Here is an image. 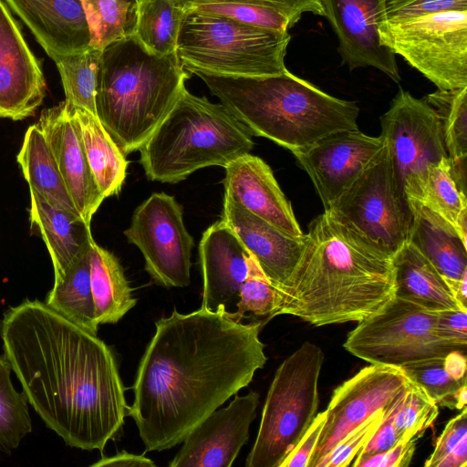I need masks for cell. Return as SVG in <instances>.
Returning <instances> with one entry per match:
<instances>
[{"label": "cell", "instance_id": "1", "mask_svg": "<svg viewBox=\"0 0 467 467\" xmlns=\"http://www.w3.org/2000/svg\"><path fill=\"white\" fill-rule=\"evenodd\" d=\"M259 322H238L223 310L175 308L155 322L127 408L145 451L183 441L209 414L249 385L267 358Z\"/></svg>", "mask_w": 467, "mask_h": 467}, {"label": "cell", "instance_id": "2", "mask_svg": "<svg viewBox=\"0 0 467 467\" xmlns=\"http://www.w3.org/2000/svg\"><path fill=\"white\" fill-rule=\"evenodd\" d=\"M0 336L28 403L46 426L70 447L102 453L128 408L112 349L37 299L9 307Z\"/></svg>", "mask_w": 467, "mask_h": 467}, {"label": "cell", "instance_id": "3", "mask_svg": "<svg viewBox=\"0 0 467 467\" xmlns=\"http://www.w3.org/2000/svg\"><path fill=\"white\" fill-rule=\"evenodd\" d=\"M276 290V316H295L317 327L359 322L394 297L392 258L324 212L310 223L301 257Z\"/></svg>", "mask_w": 467, "mask_h": 467}, {"label": "cell", "instance_id": "4", "mask_svg": "<svg viewBox=\"0 0 467 467\" xmlns=\"http://www.w3.org/2000/svg\"><path fill=\"white\" fill-rule=\"evenodd\" d=\"M194 75L252 135L292 153L333 132L358 129L355 101L333 97L287 69L265 77Z\"/></svg>", "mask_w": 467, "mask_h": 467}, {"label": "cell", "instance_id": "5", "mask_svg": "<svg viewBox=\"0 0 467 467\" xmlns=\"http://www.w3.org/2000/svg\"><path fill=\"white\" fill-rule=\"evenodd\" d=\"M189 78L176 52L156 56L133 36L102 49L96 113L125 155L145 143L177 102Z\"/></svg>", "mask_w": 467, "mask_h": 467}, {"label": "cell", "instance_id": "6", "mask_svg": "<svg viewBox=\"0 0 467 467\" xmlns=\"http://www.w3.org/2000/svg\"><path fill=\"white\" fill-rule=\"evenodd\" d=\"M253 148L252 134L223 105L185 88L140 148V163L149 180L177 183L199 169L224 168Z\"/></svg>", "mask_w": 467, "mask_h": 467}, {"label": "cell", "instance_id": "7", "mask_svg": "<svg viewBox=\"0 0 467 467\" xmlns=\"http://www.w3.org/2000/svg\"><path fill=\"white\" fill-rule=\"evenodd\" d=\"M176 53L188 73L265 77L286 70L287 31L251 26L227 17L184 9Z\"/></svg>", "mask_w": 467, "mask_h": 467}, {"label": "cell", "instance_id": "8", "mask_svg": "<svg viewBox=\"0 0 467 467\" xmlns=\"http://www.w3.org/2000/svg\"><path fill=\"white\" fill-rule=\"evenodd\" d=\"M323 350L304 342L275 371L246 467H279L312 424L318 409Z\"/></svg>", "mask_w": 467, "mask_h": 467}, {"label": "cell", "instance_id": "9", "mask_svg": "<svg viewBox=\"0 0 467 467\" xmlns=\"http://www.w3.org/2000/svg\"><path fill=\"white\" fill-rule=\"evenodd\" d=\"M327 212L375 252L392 258L408 242L411 213L383 150Z\"/></svg>", "mask_w": 467, "mask_h": 467}, {"label": "cell", "instance_id": "10", "mask_svg": "<svg viewBox=\"0 0 467 467\" xmlns=\"http://www.w3.org/2000/svg\"><path fill=\"white\" fill-rule=\"evenodd\" d=\"M437 312L394 296L348 333L344 348L370 364L402 368L467 348L441 338Z\"/></svg>", "mask_w": 467, "mask_h": 467}, {"label": "cell", "instance_id": "11", "mask_svg": "<svg viewBox=\"0 0 467 467\" xmlns=\"http://www.w3.org/2000/svg\"><path fill=\"white\" fill-rule=\"evenodd\" d=\"M380 43L438 89L467 87V10L379 23Z\"/></svg>", "mask_w": 467, "mask_h": 467}, {"label": "cell", "instance_id": "12", "mask_svg": "<svg viewBox=\"0 0 467 467\" xmlns=\"http://www.w3.org/2000/svg\"><path fill=\"white\" fill-rule=\"evenodd\" d=\"M380 123L400 193L407 202L420 201L429 167L448 157L438 115L400 88Z\"/></svg>", "mask_w": 467, "mask_h": 467}, {"label": "cell", "instance_id": "13", "mask_svg": "<svg viewBox=\"0 0 467 467\" xmlns=\"http://www.w3.org/2000/svg\"><path fill=\"white\" fill-rule=\"evenodd\" d=\"M124 234L141 252L145 269L156 284L190 285L194 241L184 225L182 207L173 196L152 193L135 209Z\"/></svg>", "mask_w": 467, "mask_h": 467}, {"label": "cell", "instance_id": "14", "mask_svg": "<svg viewBox=\"0 0 467 467\" xmlns=\"http://www.w3.org/2000/svg\"><path fill=\"white\" fill-rule=\"evenodd\" d=\"M410 381L401 368L371 364L339 385L326 410V422L308 467H317L345 436L387 408Z\"/></svg>", "mask_w": 467, "mask_h": 467}, {"label": "cell", "instance_id": "15", "mask_svg": "<svg viewBox=\"0 0 467 467\" xmlns=\"http://www.w3.org/2000/svg\"><path fill=\"white\" fill-rule=\"evenodd\" d=\"M384 145L380 135L372 137L355 129L328 134L293 154L309 175L326 211L379 154Z\"/></svg>", "mask_w": 467, "mask_h": 467}, {"label": "cell", "instance_id": "16", "mask_svg": "<svg viewBox=\"0 0 467 467\" xmlns=\"http://www.w3.org/2000/svg\"><path fill=\"white\" fill-rule=\"evenodd\" d=\"M259 394L250 390L235 394L230 404L217 409L183 440L169 462L170 467H230L249 439V428L256 416Z\"/></svg>", "mask_w": 467, "mask_h": 467}, {"label": "cell", "instance_id": "17", "mask_svg": "<svg viewBox=\"0 0 467 467\" xmlns=\"http://www.w3.org/2000/svg\"><path fill=\"white\" fill-rule=\"evenodd\" d=\"M46 89L38 60L0 0V118L22 120L34 116Z\"/></svg>", "mask_w": 467, "mask_h": 467}, {"label": "cell", "instance_id": "18", "mask_svg": "<svg viewBox=\"0 0 467 467\" xmlns=\"http://www.w3.org/2000/svg\"><path fill=\"white\" fill-rule=\"evenodd\" d=\"M338 39V53L349 69L375 67L395 82L400 75L396 55L384 47L379 35L380 0H320Z\"/></svg>", "mask_w": 467, "mask_h": 467}, {"label": "cell", "instance_id": "19", "mask_svg": "<svg viewBox=\"0 0 467 467\" xmlns=\"http://www.w3.org/2000/svg\"><path fill=\"white\" fill-rule=\"evenodd\" d=\"M251 254L222 219L202 234L199 258L203 279L201 307L212 312H235Z\"/></svg>", "mask_w": 467, "mask_h": 467}, {"label": "cell", "instance_id": "20", "mask_svg": "<svg viewBox=\"0 0 467 467\" xmlns=\"http://www.w3.org/2000/svg\"><path fill=\"white\" fill-rule=\"evenodd\" d=\"M81 218L90 225L104 201L66 101L42 110L37 123Z\"/></svg>", "mask_w": 467, "mask_h": 467}, {"label": "cell", "instance_id": "21", "mask_svg": "<svg viewBox=\"0 0 467 467\" xmlns=\"http://www.w3.org/2000/svg\"><path fill=\"white\" fill-rule=\"evenodd\" d=\"M224 169V198L290 236L302 237L305 234L289 201L265 161L247 153Z\"/></svg>", "mask_w": 467, "mask_h": 467}, {"label": "cell", "instance_id": "22", "mask_svg": "<svg viewBox=\"0 0 467 467\" xmlns=\"http://www.w3.org/2000/svg\"><path fill=\"white\" fill-rule=\"evenodd\" d=\"M222 220L238 235L271 284L280 288L301 257L306 234L290 236L226 198Z\"/></svg>", "mask_w": 467, "mask_h": 467}, {"label": "cell", "instance_id": "23", "mask_svg": "<svg viewBox=\"0 0 467 467\" xmlns=\"http://www.w3.org/2000/svg\"><path fill=\"white\" fill-rule=\"evenodd\" d=\"M54 61L87 49L90 34L80 0H5Z\"/></svg>", "mask_w": 467, "mask_h": 467}, {"label": "cell", "instance_id": "24", "mask_svg": "<svg viewBox=\"0 0 467 467\" xmlns=\"http://www.w3.org/2000/svg\"><path fill=\"white\" fill-rule=\"evenodd\" d=\"M31 226L38 229L54 267V282L60 281L72 264L94 241L90 225L80 217L57 208L29 189Z\"/></svg>", "mask_w": 467, "mask_h": 467}, {"label": "cell", "instance_id": "25", "mask_svg": "<svg viewBox=\"0 0 467 467\" xmlns=\"http://www.w3.org/2000/svg\"><path fill=\"white\" fill-rule=\"evenodd\" d=\"M411 224L408 242L444 277L460 280L467 275V245L455 228L417 201H408Z\"/></svg>", "mask_w": 467, "mask_h": 467}, {"label": "cell", "instance_id": "26", "mask_svg": "<svg viewBox=\"0 0 467 467\" xmlns=\"http://www.w3.org/2000/svg\"><path fill=\"white\" fill-rule=\"evenodd\" d=\"M392 263L394 296L434 312L466 309L456 300L444 277L410 243L400 248Z\"/></svg>", "mask_w": 467, "mask_h": 467}, {"label": "cell", "instance_id": "27", "mask_svg": "<svg viewBox=\"0 0 467 467\" xmlns=\"http://www.w3.org/2000/svg\"><path fill=\"white\" fill-rule=\"evenodd\" d=\"M68 112L77 127L94 180L104 198L117 195L127 174L125 154L112 140L98 116L69 105Z\"/></svg>", "mask_w": 467, "mask_h": 467}, {"label": "cell", "instance_id": "28", "mask_svg": "<svg viewBox=\"0 0 467 467\" xmlns=\"http://www.w3.org/2000/svg\"><path fill=\"white\" fill-rule=\"evenodd\" d=\"M90 285L99 325L118 323L137 304L119 259L95 241L90 249Z\"/></svg>", "mask_w": 467, "mask_h": 467}, {"label": "cell", "instance_id": "29", "mask_svg": "<svg viewBox=\"0 0 467 467\" xmlns=\"http://www.w3.org/2000/svg\"><path fill=\"white\" fill-rule=\"evenodd\" d=\"M16 161L29 189L36 192L52 205L80 216L67 192L50 148L36 124L29 126L26 130Z\"/></svg>", "mask_w": 467, "mask_h": 467}, {"label": "cell", "instance_id": "30", "mask_svg": "<svg viewBox=\"0 0 467 467\" xmlns=\"http://www.w3.org/2000/svg\"><path fill=\"white\" fill-rule=\"evenodd\" d=\"M90 249L72 264L60 281L54 282L45 303L72 324L97 336L99 325L90 285Z\"/></svg>", "mask_w": 467, "mask_h": 467}, {"label": "cell", "instance_id": "31", "mask_svg": "<svg viewBox=\"0 0 467 467\" xmlns=\"http://www.w3.org/2000/svg\"><path fill=\"white\" fill-rule=\"evenodd\" d=\"M438 115L451 174L460 189L466 188L467 87L438 89L423 99Z\"/></svg>", "mask_w": 467, "mask_h": 467}, {"label": "cell", "instance_id": "32", "mask_svg": "<svg viewBox=\"0 0 467 467\" xmlns=\"http://www.w3.org/2000/svg\"><path fill=\"white\" fill-rule=\"evenodd\" d=\"M184 14L177 0H138L132 36L151 54L174 53Z\"/></svg>", "mask_w": 467, "mask_h": 467}, {"label": "cell", "instance_id": "33", "mask_svg": "<svg viewBox=\"0 0 467 467\" xmlns=\"http://www.w3.org/2000/svg\"><path fill=\"white\" fill-rule=\"evenodd\" d=\"M417 202L450 223L467 244V198L452 179L448 157L429 167L421 197Z\"/></svg>", "mask_w": 467, "mask_h": 467}, {"label": "cell", "instance_id": "34", "mask_svg": "<svg viewBox=\"0 0 467 467\" xmlns=\"http://www.w3.org/2000/svg\"><path fill=\"white\" fill-rule=\"evenodd\" d=\"M88 22L89 47L102 50L133 35L138 0H80Z\"/></svg>", "mask_w": 467, "mask_h": 467}, {"label": "cell", "instance_id": "35", "mask_svg": "<svg viewBox=\"0 0 467 467\" xmlns=\"http://www.w3.org/2000/svg\"><path fill=\"white\" fill-rule=\"evenodd\" d=\"M102 50L87 49L54 60L59 72L65 101L96 113V88Z\"/></svg>", "mask_w": 467, "mask_h": 467}, {"label": "cell", "instance_id": "36", "mask_svg": "<svg viewBox=\"0 0 467 467\" xmlns=\"http://www.w3.org/2000/svg\"><path fill=\"white\" fill-rule=\"evenodd\" d=\"M12 367L5 355H0V451L10 453L31 432L28 400L11 381Z\"/></svg>", "mask_w": 467, "mask_h": 467}, {"label": "cell", "instance_id": "37", "mask_svg": "<svg viewBox=\"0 0 467 467\" xmlns=\"http://www.w3.org/2000/svg\"><path fill=\"white\" fill-rule=\"evenodd\" d=\"M392 420L402 441L418 440L439 414L438 405L411 380L391 403Z\"/></svg>", "mask_w": 467, "mask_h": 467}, {"label": "cell", "instance_id": "38", "mask_svg": "<svg viewBox=\"0 0 467 467\" xmlns=\"http://www.w3.org/2000/svg\"><path fill=\"white\" fill-rule=\"evenodd\" d=\"M278 293L262 271L254 257L248 258V270L240 290V300L231 318L242 322L250 313L252 322L265 323L276 316Z\"/></svg>", "mask_w": 467, "mask_h": 467}, {"label": "cell", "instance_id": "39", "mask_svg": "<svg viewBox=\"0 0 467 467\" xmlns=\"http://www.w3.org/2000/svg\"><path fill=\"white\" fill-rule=\"evenodd\" d=\"M182 8L210 13L244 25L277 31H287L294 26L285 16L275 10L247 4L196 3L183 5Z\"/></svg>", "mask_w": 467, "mask_h": 467}, {"label": "cell", "instance_id": "40", "mask_svg": "<svg viewBox=\"0 0 467 467\" xmlns=\"http://www.w3.org/2000/svg\"><path fill=\"white\" fill-rule=\"evenodd\" d=\"M407 377L420 386L438 405L453 409L452 397L466 381L453 379L444 369L443 358L420 360L401 368Z\"/></svg>", "mask_w": 467, "mask_h": 467}, {"label": "cell", "instance_id": "41", "mask_svg": "<svg viewBox=\"0 0 467 467\" xmlns=\"http://www.w3.org/2000/svg\"><path fill=\"white\" fill-rule=\"evenodd\" d=\"M467 411L466 408L450 420L438 437L435 448L426 460V467H466Z\"/></svg>", "mask_w": 467, "mask_h": 467}, {"label": "cell", "instance_id": "42", "mask_svg": "<svg viewBox=\"0 0 467 467\" xmlns=\"http://www.w3.org/2000/svg\"><path fill=\"white\" fill-rule=\"evenodd\" d=\"M451 10H467V0H380L379 23H400Z\"/></svg>", "mask_w": 467, "mask_h": 467}, {"label": "cell", "instance_id": "43", "mask_svg": "<svg viewBox=\"0 0 467 467\" xmlns=\"http://www.w3.org/2000/svg\"><path fill=\"white\" fill-rule=\"evenodd\" d=\"M384 411L385 409L376 411L350 431L317 464V467H345L350 465L381 423Z\"/></svg>", "mask_w": 467, "mask_h": 467}, {"label": "cell", "instance_id": "44", "mask_svg": "<svg viewBox=\"0 0 467 467\" xmlns=\"http://www.w3.org/2000/svg\"><path fill=\"white\" fill-rule=\"evenodd\" d=\"M182 6L196 3H240L275 10L285 16L293 25L297 23L305 13L324 16L320 0H177Z\"/></svg>", "mask_w": 467, "mask_h": 467}, {"label": "cell", "instance_id": "45", "mask_svg": "<svg viewBox=\"0 0 467 467\" xmlns=\"http://www.w3.org/2000/svg\"><path fill=\"white\" fill-rule=\"evenodd\" d=\"M327 419L326 410L316 415L312 424L279 467H308Z\"/></svg>", "mask_w": 467, "mask_h": 467}, {"label": "cell", "instance_id": "46", "mask_svg": "<svg viewBox=\"0 0 467 467\" xmlns=\"http://www.w3.org/2000/svg\"><path fill=\"white\" fill-rule=\"evenodd\" d=\"M391 403L385 408L381 423L355 459L387 451L402 441V436L396 429L392 420Z\"/></svg>", "mask_w": 467, "mask_h": 467}, {"label": "cell", "instance_id": "47", "mask_svg": "<svg viewBox=\"0 0 467 467\" xmlns=\"http://www.w3.org/2000/svg\"><path fill=\"white\" fill-rule=\"evenodd\" d=\"M436 332L441 338L467 348V310L448 309L438 311Z\"/></svg>", "mask_w": 467, "mask_h": 467}, {"label": "cell", "instance_id": "48", "mask_svg": "<svg viewBox=\"0 0 467 467\" xmlns=\"http://www.w3.org/2000/svg\"><path fill=\"white\" fill-rule=\"evenodd\" d=\"M417 440L401 441L387 451L354 459L355 467H406L410 463Z\"/></svg>", "mask_w": 467, "mask_h": 467}, {"label": "cell", "instance_id": "49", "mask_svg": "<svg viewBox=\"0 0 467 467\" xmlns=\"http://www.w3.org/2000/svg\"><path fill=\"white\" fill-rule=\"evenodd\" d=\"M92 467H155V462L144 455H138L121 451L117 454L106 457L102 456L98 462L91 464Z\"/></svg>", "mask_w": 467, "mask_h": 467}, {"label": "cell", "instance_id": "50", "mask_svg": "<svg viewBox=\"0 0 467 467\" xmlns=\"http://www.w3.org/2000/svg\"><path fill=\"white\" fill-rule=\"evenodd\" d=\"M466 353L451 351L443 358L446 372L455 380L466 381Z\"/></svg>", "mask_w": 467, "mask_h": 467}, {"label": "cell", "instance_id": "51", "mask_svg": "<svg viewBox=\"0 0 467 467\" xmlns=\"http://www.w3.org/2000/svg\"><path fill=\"white\" fill-rule=\"evenodd\" d=\"M444 279L459 304L467 309V275L460 280Z\"/></svg>", "mask_w": 467, "mask_h": 467}, {"label": "cell", "instance_id": "52", "mask_svg": "<svg viewBox=\"0 0 467 467\" xmlns=\"http://www.w3.org/2000/svg\"><path fill=\"white\" fill-rule=\"evenodd\" d=\"M467 403V385L460 387L452 397L453 409L462 410L466 408Z\"/></svg>", "mask_w": 467, "mask_h": 467}]
</instances>
